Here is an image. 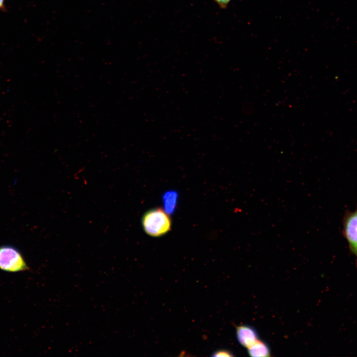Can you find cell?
<instances>
[{
    "mask_svg": "<svg viewBox=\"0 0 357 357\" xmlns=\"http://www.w3.org/2000/svg\"><path fill=\"white\" fill-rule=\"evenodd\" d=\"M236 334L240 345L247 348L259 340L257 331L250 325H241L237 326Z\"/></svg>",
    "mask_w": 357,
    "mask_h": 357,
    "instance_id": "277c9868",
    "label": "cell"
},
{
    "mask_svg": "<svg viewBox=\"0 0 357 357\" xmlns=\"http://www.w3.org/2000/svg\"><path fill=\"white\" fill-rule=\"evenodd\" d=\"M247 353L252 357H266L270 356V349L265 341L258 340L247 348Z\"/></svg>",
    "mask_w": 357,
    "mask_h": 357,
    "instance_id": "5b68a950",
    "label": "cell"
},
{
    "mask_svg": "<svg viewBox=\"0 0 357 357\" xmlns=\"http://www.w3.org/2000/svg\"><path fill=\"white\" fill-rule=\"evenodd\" d=\"M232 352L227 349H219L214 351L211 355L212 357H233Z\"/></svg>",
    "mask_w": 357,
    "mask_h": 357,
    "instance_id": "52a82bcc",
    "label": "cell"
},
{
    "mask_svg": "<svg viewBox=\"0 0 357 357\" xmlns=\"http://www.w3.org/2000/svg\"><path fill=\"white\" fill-rule=\"evenodd\" d=\"M143 228L146 233L153 237H161L170 231L171 220L165 210L157 208L147 212L142 218Z\"/></svg>",
    "mask_w": 357,
    "mask_h": 357,
    "instance_id": "6da1fadb",
    "label": "cell"
},
{
    "mask_svg": "<svg viewBox=\"0 0 357 357\" xmlns=\"http://www.w3.org/2000/svg\"><path fill=\"white\" fill-rule=\"evenodd\" d=\"M4 1V0H0V10L5 8Z\"/></svg>",
    "mask_w": 357,
    "mask_h": 357,
    "instance_id": "9c48e42d",
    "label": "cell"
},
{
    "mask_svg": "<svg viewBox=\"0 0 357 357\" xmlns=\"http://www.w3.org/2000/svg\"><path fill=\"white\" fill-rule=\"evenodd\" d=\"M342 233L351 253L356 258L357 266V207L353 211L346 212L343 219Z\"/></svg>",
    "mask_w": 357,
    "mask_h": 357,
    "instance_id": "3957f363",
    "label": "cell"
},
{
    "mask_svg": "<svg viewBox=\"0 0 357 357\" xmlns=\"http://www.w3.org/2000/svg\"><path fill=\"white\" fill-rule=\"evenodd\" d=\"M178 194L175 191H169L163 196L165 211L169 214L172 213L176 207Z\"/></svg>",
    "mask_w": 357,
    "mask_h": 357,
    "instance_id": "8992f818",
    "label": "cell"
},
{
    "mask_svg": "<svg viewBox=\"0 0 357 357\" xmlns=\"http://www.w3.org/2000/svg\"><path fill=\"white\" fill-rule=\"evenodd\" d=\"M0 269L8 272L27 271L29 267L21 252L11 245L0 246Z\"/></svg>",
    "mask_w": 357,
    "mask_h": 357,
    "instance_id": "7a4b0ae2",
    "label": "cell"
},
{
    "mask_svg": "<svg viewBox=\"0 0 357 357\" xmlns=\"http://www.w3.org/2000/svg\"><path fill=\"white\" fill-rule=\"evenodd\" d=\"M232 0H214L221 9H226Z\"/></svg>",
    "mask_w": 357,
    "mask_h": 357,
    "instance_id": "ba28073f",
    "label": "cell"
}]
</instances>
